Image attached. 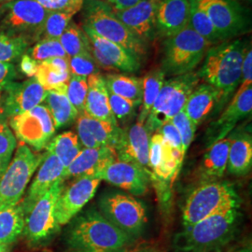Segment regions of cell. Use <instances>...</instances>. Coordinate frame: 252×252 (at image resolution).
<instances>
[{"label": "cell", "mask_w": 252, "mask_h": 252, "mask_svg": "<svg viewBox=\"0 0 252 252\" xmlns=\"http://www.w3.org/2000/svg\"><path fill=\"white\" fill-rule=\"evenodd\" d=\"M246 46L241 39L227 40L209 47L200 78L218 92L219 100L214 114L222 111L240 85Z\"/></svg>", "instance_id": "1"}, {"label": "cell", "mask_w": 252, "mask_h": 252, "mask_svg": "<svg viewBox=\"0 0 252 252\" xmlns=\"http://www.w3.org/2000/svg\"><path fill=\"white\" fill-rule=\"evenodd\" d=\"M239 222V208L207 217L176 234L174 249L177 252H219L235 237Z\"/></svg>", "instance_id": "2"}, {"label": "cell", "mask_w": 252, "mask_h": 252, "mask_svg": "<svg viewBox=\"0 0 252 252\" xmlns=\"http://www.w3.org/2000/svg\"><path fill=\"white\" fill-rule=\"evenodd\" d=\"M133 241L94 209L76 220L67 234L72 252H118L126 250Z\"/></svg>", "instance_id": "3"}, {"label": "cell", "mask_w": 252, "mask_h": 252, "mask_svg": "<svg viewBox=\"0 0 252 252\" xmlns=\"http://www.w3.org/2000/svg\"><path fill=\"white\" fill-rule=\"evenodd\" d=\"M81 9L83 27H89L98 36L123 47L139 59L147 54V45L121 22L106 1L85 0Z\"/></svg>", "instance_id": "4"}, {"label": "cell", "mask_w": 252, "mask_h": 252, "mask_svg": "<svg viewBox=\"0 0 252 252\" xmlns=\"http://www.w3.org/2000/svg\"><path fill=\"white\" fill-rule=\"evenodd\" d=\"M240 207L233 185L224 181H205L189 193L182 211L183 228L194 225L207 217Z\"/></svg>", "instance_id": "5"}, {"label": "cell", "mask_w": 252, "mask_h": 252, "mask_svg": "<svg viewBox=\"0 0 252 252\" xmlns=\"http://www.w3.org/2000/svg\"><path fill=\"white\" fill-rule=\"evenodd\" d=\"M210 45L188 26L167 37L163 44L162 70L165 76L177 77L192 72L205 58Z\"/></svg>", "instance_id": "6"}, {"label": "cell", "mask_w": 252, "mask_h": 252, "mask_svg": "<svg viewBox=\"0 0 252 252\" xmlns=\"http://www.w3.org/2000/svg\"><path fill=\"white\" fill-rule=\"evenodd\" d=\"M45 155L36 154L23 142L19 144L14 158L0 179V210L18 204Z\"/></svg>", "instance_id": "7"}, {"label": "cell", "mask_w": 252, "mask_h": 252, "mask_svg": "<svg viewBox=\"0 0 252 252\" xmlns=\"http://www.w3.org/2000/svg\"><path fill=\"white\" fill-rule=\"evenodd\" d=\"M100 214L135 240L147 223V210L142 202L119 191L107 192L99 201Z\"/></svg>", "instance_id": "8"}, {"label": "cell", "mask_w": 252, "mask_h": 252, "mask_svg": "<svg viewBox=\"0 0 252 252\" xmlns=\"http://www.w3.org/2000/svg\"><path fill=\"white\" fill-rule=\"evenodd\" d=\"M50 11L36 0H12L0 5V32L36 41Z\"/></svg>", "instance_id": "9"}, {"label": "cell", "mask_w": 252, "mask_h": 252, "mask_svg": "<svg viewBox=\"0 0 252 252\" xmlns=\"http://www.w3.org/2000/svg\"><path fill=\"white\" fill-rule=\"evenodd\" d=\"M205 10L223 41L247 33L251 27L250 11L238 0H194Z\"/></svg>", "instance_id": "10"}, {"label": "cell", "mask_w": 252, "mask_h": 252, "mask_svg": "<svg viewBox=\"0 0 252 252\" xmlns=\"http://www.w3.org/2000/svg\"><path fill=\"white\" fill-rule=\"evenodd\" d=\"M10 126L21 142L36 151L47 147L56 130L49 109L41 104L10 118Z\"/></svg>", "instance_id": "11"}, {"label": "cell", "mask_w": 252, "mask_h": 252, "mask_svg": "<svg viewBox=\"0 0 252 252\" xmlns=\"http://www.w3.org/2000/svg\"><path fill=\"white\" fill-rule=\"evenodd\" d=\"M64 180H58L45 194L36 201L26 216L25 231L29 240L40 242L54 234L59 225L55 218V207L64 185Z\"/></svg>", "instance_id": "12"}, {"label": "cell", "mask_w": 252, "mask_h": 252, "mask_svg": "<svg viewBox=\"0 0 252 252\" xmlns=\"http://www.w3.org/2000/svg\"><path fill=\"white\" fill-rule=\"evenodd\" d=\"M91 43V54L99 68L106 71L135 73L140 68V59L123 47L103 38L89 27H83Z\"/></svg>", "instance_id": "13"}, {"label": "cell", "mask_w": 252, "mask_h": 252, "mask_svg": "<svg viewBox=\"0 0 252 252\" xmlns=\"http://www.w3.org/2000/svg\"><path fill=\"white\" fill-rule=\"evenodd\" d=\"M252 86L238 88L220 117L208 126L206 134L207 147L227 137L240 121L252 114Z\"/></svg>", "instance_id": "14"}, {"label": "cell", "mask_w": 252, "mask_h": 252, "mask_svg": "<svg viewBox=\"0 0 252 252\" xmlns=\"http://www.w3.org/2000/svg\"><path fill=\"white\" fill-rule=\"evenodd\" d=\"M46 93L35 78L24 82L11 81L0 94V114L11 118L31 110L44 102Z\"/></svg>", "instance_id": "15"}, {"label": "cell", "mask_w": 252, "mask_h": 252, "mask_svg": "<svg viewBox=\"0 0 252 252\" xmlns=\"http://www.w3.org/2000/svg\"><path fill=\"white\" fill-rule=\"evenodd\" d=\"M100 183L99 179L82 177L78 178L66 189L63 188L55 207L57 224L63 226L68 223L94 196Z\"/></svg>", "instance_id": "16"}, {"label": "cell", "mask_w": 252, "mask_h": 252, "mask_svg": "<svg viewBox=\"0 0 252 252\" xmlns=\"http://www.w3.org/2000/svg\"><path fill=\"white\" fill-rule=\"evenodd\" d=\"M97 179L136 196L144 195L151 183V175L144 168L133 162L118 159L108 163L98 174Z\"/></svg>", "instance_id": "17"}, {"label": "cell", "mask_w": 252, "mask_h": 252, "mask_svg": "<svg viewBox=\"0 0 252 252\" xmlns=\"http://www.w3.org/2000/svg\"><path fill=\"white\" fill-rule=\"evenodd\" d=\"M161 0H140L135 5L115 11L118 18L145 45L156 36V11Z\"/></svg>", "instance_id": "18"}, {"label": "cell", "mask_w": 252, "mask_h": 252, "mask_svg": "<svg viewBox=\"0 0 252 252\" xmlns=\"http://www.w3.org/2000/svg\"><path fill=\"white\" fill-rule=\"evenodd\" d=\"M150 139L151 134L147 131L143 124L136 122L128 130H123L120 140L114 149L118 160L133 162L150 173Z\"/></svg>", "instance_id": "19"}, {"label": "cell", "mask_w": 252, "mask_h": 252, "mask_svg": "<svg viewBox=\"0 0 252 252\" xmlns=\"http://www.w3.org/2000/svg\"><path fill=\"white\" fill-rule=\"evenodd\" d=\"M77 132L79 140L84 148L109 147L114 150L123 129L119 126L81 113L77 119Z\"/></svg>", "instance_id": "20"}, {"label": "cell", "mask_w": 252, "mask_h": 252, "mask_svg": "<svg viewBox=\"0 0 252 252\" xmlns=\"http://www.w3.org/2000/svg\"><path fill=\"white\" fill-rule=\"evenodd\" d=\"M115 159H117V156L112 148H84L77 155L70 165L64 170L63 180L68 178L78 179L82 177L97 179L100 172Z\"/></svg>", "instance_id": "21"}, {"label": "cell", "mask_w": 252, "mask_h": 252, "mask_svg": "<svg viewBox=\"0 0 252 252\" xmlns=\"http://www.w3.org/2000/svg\"><path fill=\"white\" fill-rule=\"evenodd\" d=\"M189 0H161L156 11V35L170 37L189 26Z\"/></svg>", "instance_id": "22"}, {"label": "cell", "mask_w": 252, "mask_h": 252, "mask_svg": "<svg viewBox=\"0 0 252 252\" xmlns=\"http://www.w3.org/2000/svg\"><path fill=\"white\" fill-rule=\"evenodd\" d=\"M63 167L62 162L53 153H46L45 158L37 171L36 178L33 180L27 196L22 203L25 215L31 210V208L43 194L51 189L55 182L63 180Z\"/></svg>", "instance_id": "23"}, {"label": "cell", "mask_w": 252, "mask_h": 252, "mask_svg": "<svg viewBox=\"0 0 252 252\" xmlns=\"http://www.w3.org/2000/svg\"><path fill=\"white\" fill-rule=\"evenodd\" d=\"M87 83L88 92L83 113L90 117L119 126L109 106L108 90L105 77L100 73L93 74L87 78Z\"/></svg>", "instance_id": "24"}, {"label": "cell", "mask_w": 252, "mask_h": 252, "mask_svg": "<svg viewBox=\"0 0 252 252\" xmlns=\"http://www.w3.org/2000/svg\"><path fill=\"white\" fill-rule=\"evenodd\" d=\"M219 94L212 86L207 83L197 85L189 94L184 106V112L196 129L212 111L215 110Z\"/></svg>", "instance_id": "25"}, {"label": "cell", "mask_w": 252, "mask_h": 252, "mask_svg": "<svg viewBox=\"0 0 252 252\" xmlns=\"http://www.w3.org/2000/svg\"><path fill=\"white\" fill-rule=\"evenodd\" d=\"M252 166V137L251 134L242 132L232 136L227 169L234 176H245Z\"/></svg>", "instance_id": "26"}, {"label": "cell", "mask_w": 252, "mask_h": 252, "mask_svg": "<svg viewBox=\"0 0 252 252\" xmlns=\"http://www.w3.org/2000/svg\"><path fill=\"white\" fill-rule=\"evenodd\" d=\"M231 142L232 136H229L208 147L201 165V175L204 180L211 181L223 177L227 169Z\"/></svg>", "instance_id": "27"}, {"label": "cell", "mask_w": 252, "mask_h": 252, "mask_svg": "<svg viewBox=\"0 0 252 252\" xmlns=\"http://www.w3.org/2000/svg\"><path fill=\"white\" fill-rule=\"evenodd\" d=\"M46 107L54 121L55 129L67 126L80 115L66 96V91H47Z\"/></svg>", "instance_id": "28"}, {"label": "cell", "mask_w": 252, "mask_h": 252, "mask_svg": "<svg viewBox=\"0 0 252 252\" xmlns=\"http://www.w3.org/2000/svg\"><path fill=\"white\" fill-rule=\"evenodd\" d=\"M26 215L23 204L6 207L0 210V245L13 243L25 229Z\"/></svg>", "instance_id": "29"}, {"label": "cell", "mask_w": 252, "mask_h": 252, "mask_svg": "<svg viewBox=\"0 0 252 252\" xmlns=\"http://www.w3.org/2000/svg\"><path fill=\"white\" fill-rule=\"evenodd\" d=\"M108 92L131 100L138 106L142 98V79L124 74H108L105 77Z\"/></svg>", "instance_id": "30"}, {"label": "cell", "mask_w": 252, "mask_h": 252, "mask_svg": "<svg viewBox=\"0 0 252 252\" xmlns=\"http://www.w3.org/2000/svg\"><path fill=\"white\" fill-rule=\"evenodd\" d=\"M164 81L165 75L162 68H156L150 71L144 79H142V98L137 123L144 125Z\"/></svg>", "instance_id": "31"}, {"label": "cell", "mask_w": 252, "mask_h": 252, "mask_svg": "<svg viewBox=\"0 0 252 252\" xmlns=\"http://www.w3.org/2000/svg\"><path fill=\"white\" fill-rule=\"evenodd\" d=\"M81 151L79 137L71 131H66L55 136L47 145V153L54 154L63 163L64 170Z\"/></svg>", "instance_id": "32"}, {"label": "cell", "mask_w": 252, "mask_h": 252, "mask_svg": "<svg viewBox=\"0 0 252 252\" xmlns=\"http://www.w3.org/2000/svg\"><path fill=\"white\" fill-rule=\"evenodd\" d=\"M189 27L210 46L223 42L205 10L201 9L194 0H189Z\"/></svg>", "instance_id": "33"}, {"label": "cell", "mask_w": 252, "mask_h": 252, "mask_svg": "<svg viewBox=\"0 0 252 252\" xmlns=\"http://www.w3.org/2000/svg\"><path fill=\"white\" fill-rule=\"evenodd\" d=\"M59 41L68 58L79 54L91 53L89 38L82 29L76 23L70 22L68 27L63 31Z\"/></svg>", "instance_id": "34"}, {"label": "cell", "mask_w": 252, "mask_h": 252, "mask_svg": "<svg viewBox=\"0 0 252 252\" xmlns=\"http://www.w3.org/2000/svg\"><path fill=\"white\" fill-rule=\"evenodd\" d=\"M70 76L69 71H62L44 61L38 63L34 78L45 91H66Z\"/></svg>", "instance_id": "35"}, {"label": "cell", "mask_w": 252, "mask_h": 252, "mask_svg": "<svg viewBox=\"0 0 252 252\" xmlns=\"http://www.w3.org/2000/svg\"><path fill=\"white\" fill-rule=\"evenodd\" d=\"M75 14L72 11H50L39 29L36 42L41 39H59Z\"/></svg>", "instance_id": "36"}, {"label": "cell", "mask_w": 252, "mask_h": 252, "mask_svg": "<svg viewBox=\"0 0 252 252\" xmlns=\"http://www.w3.org/2000/svg\"><path fill=\"white\" fill-rule=\"evenodd\" d=\"M31 42L23 36L0 32V63H10L26 53Z\"/></svg>", "instance_id": "37"}, {"label": "cell", "mask_w": 252, "mask_h": 252, "mask_svg": "<svg viewBox=\"0 0 252 252\" xmlns=\"http://www.w3.org/2000/svg\"><path fill=\"white\" fill-rule=\"evenodd\" d=\"M30 56L38 63L56 57H67L59 39H41L30 50Z\"/></svg>", "instance_id": "38"}, {"label": "cell", "mask_w": 252, "mask_h": 252, "mask_svg": "<svg viewBox=\"0 0 252 252\" xmlns=\"http://www.w3.org/2000/svg\"><path fill=\"white\" fill-rule=\"evenodd\" d=\"M87 92V78L71 75L69 81L67 82L66 96L72 104L73 107L78 110L79 114L83 113Z\"/></svg>", "instance_id": "39"}, {"label": "cell", "mask_w": 252, "mask_h": 252, "mask_svg": "<svg viewBox=\"0 0 252 252\" xmlns=\"http://www.w3.org/2000/svg\"><path fill=\"white\" fill-rule=\"evenodd\" d=\"M68 63L70 74L74 76L88 78L93 74L99 73V67L91 53L70 57Z\"/></svg>", "instance_id": "40"}, {"label": "cell", "mask_w": 252, "mask_h": 252, "mask_svg": "<svg viewBox=\"0 0 252 252\" xmlns=\"http://www.w3.org/2000/svg\"><path fill=\"white\" fill-rule=\"evenodd\" d=\"M172 124L177 127L180 138H181V147H182V155L185 157L187 151L191 144L196 128L192 126L189 118L185 114L184 110H181L171 120Z\"/></svg>", "instance_id": "41"}, {"label": "cell", "mask_w": 252, "mask_h": 252, "mask_svg": "<svg viewBox=\"0 0 252 252\" xmlns=\"http://www.w3.org/2000/svg\"><path fill=\"white\" fill-rule=\"evenodd\" d=\"M108 100L110 109L116 120H126L132 116L135 108L139 107L135 102L119 96L110 92H108Z\"/></svg>", "instance_id": "42"}, {"label": "cell", "mask_w": 252, "mask_h": 252, "mask_svg": "<svg viewBox=\"0 0 252 252\" xmlns=\"http://www.w3.org/2000/svg\"><path fill=\"white\" fill-rule=\"evenodd\" d=\"M16 138L7 123L0 118V158L9 159L15 150Z\"/></svg>", "instance_id": "43"}, {"label": "cell", "mask_w": 252, "mask_h": 252, "mask_svg": "<svg viewBox=\"0 0 252 252\" xmlns=\"http://www.w3.org/2000/svg\"><path fill=\"white\" fill-rule=\"evenodd\" d=\"M49 11H81L85 0H36Z\"/></svg>", "instance_id": "44"}, {"label": "cell", "mask_w": 252, "mask_h": 252, "mask_svg": "<svg viewBox=\"0 0 252 252\" xmlns=\"http://www.w3.org/2000/svg\"><path fill=\"white\" fill-rule=\"evenodd\" d=\"M252 86V45L246 46L242 64V76L239 88Z\"/></svg>", "instance_id": "45"}, {"label": "cell", "mask_w": 252, "mask_h": 252, "mask_svg": "<svg viewBox=\"0 0 252 252\" xmlns=\"http://www.w3.org/2000/svg\"><path fill=\"white\" fill-rule=\"evenodd\" d=\"M15 66L11 63H0V94L4 88L16 78Z\"/></svg>", "instance_id": "46"}, {"label": "cell", "mask_w": 252, "mask_h": 252, "mask_svg": "<svg viewBox=\"0 0 252 252\" xmlns=\"http://www.w3.org/2000/svg\"><path fill=\"white\" fill-rule=\"evenodd\" d=\"M38 62L33 59L29 54H24L20 61V70L28 78H34L37 71Z\"/></svg>", "instance_id": "47"}, {"label": "cell", "mask_w": 252, "mask_h": 252, "mask_svg": "<svg viewBox=\"0 0 252 252\" xmlns=\"http://www.w3.org/2000/svg\"><path fill=\"white\" fill-rule=\"evenodd\" d=\"M114 11L128 9L135 5L140 0H105Z\"/></svg>", "instance_id": "48"}, {"label": "cell", "mask_w": 252, "mask_h": 252, "mask_svg": "<svg viewBox=\"0 0 252 252\" xmlns=\"http://www.w3.org/2000/svg\"><path fill=\"white\" fill-rule=\"evenodd\" d=\"M9 163V159H5V158H0V179L3 176V174L6 171L8 165Z\"/></svg>", "instance_id": "49"}, {"label": "cell", "mask_w": 252, "mask_h": 252, "mask_svg": "<svg viewBox=\"0 0 252 252\" xmlns=\"http://www.w3.org/2000/svg\"><path fill=\"white\" fill-rule=\"evenodd\" d=\"M236 252H252V242L250 241L249 243L244 245L243 247H241Z\"/></svg>", "instance_id": "50"}, {"label": "cell", "mask_w": 252, "mask_h": 252, "mask_svg": "<svg viewBox=\"0 0 252 252\" xmlns=\"http://www.w3.org/2000/svg\"><path fill=\"white\" fill-rule=\"evenodd\" d=\"M9 247L7 245H0V252H9Z\"/></svg>", "instance_id": "51"}, {"label": "cell", "mask_w": 252, "mask_h": 252, "mask_svg": "<svg viewBox=\"0 0 252 252\" xmlns=\"http://www.w3.org/2000/svg\"><path fill=\"white\" fill-rule=\"evenodd\" d=\"M10 1H12V0H0V5L5 4V3H8V2H10Z\"/></svg>", "instance_id": "52"}, {"label": "cell", "mask_w": 252, "mask_h": 252, "mask_svg": "<svg viewBox=\"0 0 252 252\" xmlns=\"http://www.w3.org/2000/svg\"><path fill=\"white\" fill-rule=\"evenodd\" d=\"M152 252V251H140V252Z\"/></svg>", "instance_id": "53"}, {"label": "cell", "mask_w": 252, "mask_h": 252, "mask_svg": "<svg viewBox=\"0 0 252 252\" xmlns=\"http://www.w3.org/2000/svg\"><path fill=\"white\" fill-rule=\"evenodd\" d=\"M126 252V250H123V251H120V252Z\"/></svg>", "instance_id": "54"}, {"label": "cell", "mask_w": 252, "mask_h": 252, "mask_svg": "<svg viewBox=\"0 0 252 252\" xmlns=\"http://www.w3.org/2000/svg\"><path fill=\"white\" fill-rule=\"evenodd\" d=\"M104 1H105V0H104Z\"/></svg>", "instance_id": "55"}, {"label": "cell", "mask_w": 252, "mask_h": 252, "mask_svg": "<svg viewBox=\"0 0 252 252\" xmlns=\"http://www.w3.org/2000/svg\"><path fill=\"white\" fill-rule=\"evenodd\" d=\"M238 1H239V0H238Z\"/></svg>", "instance_id": "56"}]
</instances>
